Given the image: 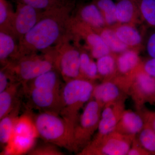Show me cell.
Instances as JSON below:
<instances>
[{"mask_svg": "<svg viewBox=\"0 0 155 155\" xmlns=\"http://www.w3.org/2000/svg\"><path fill=\"white\" fill-rule=\"evenodd\" d=\"M142 69L148 75L155 78V58H150L143 61Z\"/></svg>", "mask_w": 155, "mask_h": 155, "instance_id": "obj_38", "label": "cell"}, {"mask_svg": "<svg viewBox=\"0 0 155 155\" xmlns=\"http://www.w3.org/2000/svg\"><path fill=\"white\" fill-rule=\"evenodd\" d=\"M144 125V119L139 113L125 110L114 131L124 135L136 137Z\"/></svg>", "mask_w": 155, "mask_h": 155, "instance_id": "obj_16", "label": "cell"}, {"mask_svg": "<svg viewBox=\"0 0 155 155\" xmlns=\"http://www.w3.org/2000/svg\"><path fill=\"white\" fill-rule=\"evenodd\" d=\"M137 139L145 150L155 154V131L150 125L145 122L143 128L137 134Z\"/></svg>", "mask_w": 155, "mask_h": 155, "instance_id": "obj_29", "label": "cell"}, {"mask_svg": "<svg viewBox=\"0 0 155 155\" xmlns=\"http://www.w3.org/2000/svg\"><path fill=\"white\" fill-rule=\"evenodd\" d=\"M61 76L58 70L54 68L22 84V89L32 88L47 89L61 91L63 85L61 80Z\"/></svg>", "mask_w": 155, "mask_h": 155, "instance_id": "obj_18", "label": "cell"}, {"mask_svg": "<svg viewBox=\"0 0 155 155\" xmlns=\"http://www.w3.org/2000/svg\"><path fill=\"white\" fill-rule=\"evenodd\" d=\"M22 3L42 11L61 8L71 5L65 0H22Z\"/></svg>", "mask_w": 155, "mask_h": 155, "instance_id": "obj_31", "label": "cell"}, {"mask_svg": "<svg viewBox=\"0 0 155 155\" xmlns=\"http://www.w3.org/2000/svg\"><path fill=\"white\" fill-rule=\"evenodd\" d=\"M14 82L12 76L8 69L2 67L0 70V93L4 91L11 84Z\"/></svg>", "mask_w": 155, "mask_h": 155, "instance_id": "obj_34", "label": "cell"}, {"mask_svg": "<svg viewBox=\"0 0 155 155\" xmlns=\"http://www.w3.org/2000/svg\"><path fill=\"white\" fill-rule=\"evenodd\" d=\"M21 107V101H19L9 114L0 119L1 146L5 147L10 140L13 134L15 123L19 116Z\"/></svg>", "mask_w": 155, "mask_h": 155, "instance_id": "obj_23", "label": "cell"}, {"mask_svg": "<svg viewBox=\"0 0 155 155\" xmlns=\"http://www.w3.org/2000/svg\"><path fill=\"white\" fill-rule=\"evenodd\" d=\"M90 54L84 51H81L80 72L83 79L94 82L100 78L96 62L93 60Z\"/></svg>", "mask_w": 155, "mask_h": 155, "instance_id": "obj_27", "label": "cell"}, {"mask_svg": "<svg viewBox=\"0 0 155 155\" xmlns=\"http://www.w3.org/2000/svg\"><path fill=\"white\" fill-rule=\"evenodd\" d=\"M117 75L127 78L130 81L136 72L141 68L143 61L139 50L128 48L116 55Z\"/></svg>", "mask_w": 155, "mask_h": 155, "instance_id": "obj_14", "label": "cell"}, {"mask_svg": "<svg viewBox=\"0 0 155 155\" xmlns=\"http://www.w3.org/2000/svg\"><path fill=\"white\" fill-rule=\"evenodd\" d=\"M116 55L110 53L97 59L98 72L103 81L109 80L117 75Z\"/></svg>", "mask_w": 155, "mask_h": 155, "instance_id": "obj_25", "label": "cell"}, {"mask_svg": "<svg viewBox=\"0 0 155 155\" xmlns=\"http://www.w3.org/2000/svg\"><path fill=\"white\" fill-rule=\"evenodd\" d=\"M95 4L101 12L107 26L113 27L117 25L116 3L113 0H95Z\"/></svg>", "mask_w": 155, "mask_h": 155, "instance_id": "obj_28", "label": "cell"}, {"mask_svg": "<svg viewBox=\"0 0 155 155\" xmlns=\"http://www.w3.org/2000/svg\"><path fill=\"white\" fill-rule=\"evenodd\" d=\"M2 67L8 69L13 79L22 84L54 68L52 58L48 51L44 54H31Z\"/></svg>", "mask_w": 155, "mask_h": 155, "instance_id": "obj_4", "label": "cell"}, {"mask_svg": "<svg viewBox=\"0 0 155 155\" xmlns=\"http://www.w3.org/2000/svg\"><path fill=\"white\" fill-rule=\"evenodd\" d=\"M33 116L39 137L47 142L73 152V130L60 115L40 112Z\"/></svg>", "mask_w": 155, "mask_h": 155, "instance_id": "obj_3", "label": "cell"}, {"mask_svg": "<svg viewBox=\"0 0 155 155\" xmlns=\"http://www.w3.org/2000/svg\"><path fill=\"white\" fill-rule=\"evenodd\" d=\"M139 5L142 22L155 28V0H139Z\"/></svg>", "mask_w": 155, "mask_h": 155, "instance_id": "obj_30", "label": "cell"}, {"mask_svg": "<svg viewBox=\"0 0 155 155\" xmlns=\"http://www.w3.org/2000/svg\"><path fill=\"white\" fill-rule=\"evenodd\" d=\"M136 137L113 131L103 136L94 137L90 143L77 154L127 155Z\"/></svg>", "mask_w": 155, "mask_h": 155, "instance_id": "obj_7", "label": "cell"}, {"mask_svg": "<svg viewBox=\"0 0 155 155\" xmlns=\"http://www.w3.org/2000/svg\"><path fill=\"white\" fill-rule=\"evenodd\" d=\"M102 109L93 99L85 104L73 130V152L78 153L91 141L97 130Z\"/></svg>", "mask_w": 155, "mask_h": 155, "instance_id": "obj_6", "label": "cell"}, {"mask_svg": "<svg viewBox=\"0 0 155 155\" xmlns=\"http://www.w3.org/2000/svg\"><path fill=\"white\" fill-rule=\"evenodd\" d=\"M130 84L127 78L116 75L95 85L91 99L97 101L103 108L110 103L126 100Z\"/></svg>", "mask_w": 155, "mask_h": 155, "instance_id": "obj_9", "label": "cell"}, {"mask_svg": "<svg viewBox=\"0 0 155 155\" xmlns=\"http://www.w3.org/2000/svg\"><path fill=\"white\" fill-rule=\"evenodd\" d=\"M71 10L70 5L43 11L36 25L19 41L16 60L58 44L69 32Z\"/></svg>", "mask_w": 155, "mask_h": 155, "instance_id": "obj_1", "label": "cell"}, {"mask_svg": "<svg viewBox=\"0 0 155 155\" xmlns=\"http://www.w3.org/2000/svg\"><path fill=\"white\" fill-rule=\"evenodd\" d=\"M154 104H155V92L154 101Z\"/></svg>", "mask_w": 155, "mask_h": 155, "instance_id": "obj_39", "label": "cell"}, {"mask_svg": "<svg viewBox=\"0 0 155 155\" xmlns=\"http://www.w3.org/2000/svg\"><path fill=\"white\" fill-rule=\"evenodd\" d=\"M125 101L120 100L104 106L102 110L97 132L94 137H100L114 131L125 110Z\"/></svg>", "mask_w": 155, "mask_h": 155, "instance_id": "obj_13", "label": "cell"}, {"mask_svg": "<svg viewBox=\"0 0 155 155\" xmlns=\"http://www.w3.org/2000/svg\"><path fill=\"white\" fill-rule=\"evenodd\" d=\"M14 12L5 0H0V28L1 30L11 31V26Z\"/></svg>", "mask_w": 155, "mask_h": 155, "instance_id": "obj_32", "label": "cell"}, {"mask_svg": "<svg viewBox=\"0 0 155 155\" xmlns=\"http://www.w3.org/2000/svg\"><path fill=\"white\" fill-rule=\"evenodd\" d=\"M151 155L149 152L145 150L139 143L136 137L134 139L130 150L127 155Z\"/></svg>", "mask_w": 155, "mask_h": 155, "instance_id": "obj_36", "label": "cell"}, {"mask_svg": "<svg viewBox=\"0 0 155 155\" xmlns=\"http://www.w3.org/2000/svg\"><path fill=\"white\" fill-rule=\"evenodd\" d=\"M95 85L93 81L77 78L65 82L62 86L59 115L73 130V134L80 110L91 99Z\"/></svg>", "mask_w": 155, "mask_h": 155, "instance_id": "obj_2", "label": "cell"}, {"mask_svg": "<svg viewBox=\"0 0 155 155\" xmlns=\"http://www.w3.org/2000/svg\"><path fill=\"white\" fill-rule=\"evenodd\" d=\"M137 25L117 24L113 28L119 39L128 48L139 50L143 44V37Z\"/></svg>", "mask_w": 155, "mask_h": 155, "instance_id": "obj_17", "label": "cell"}, {"mask_svg": "<svg viewBox=\"0 0 155 155\" xmlns=\"http://www.w3.org/2000/svg\"><path fill=\"white\" fill-rule=\"evenodd\" d=\"M145 48L150 58H155V28H153L147 36Z\"/></svg>", "mask_w": 155, "mask_h": 155, "instance_id": "obj_35", "label": "cell"}, {"mask_svg": "<svg viewBox=\"0 0 155 155\" xmlns=\"http://www.w3.org/2000/svg\"><path fill=\"white\" fill-rule=\"evenodd\" d=\"M21 91L22 84L15 82L0 93V119L9 114L20 101L19 94Z\"/></svg>", "mask_w": 155, "mask_h": 155, "instance_id": "obj_22", "label": "cell"}, {"mask_svg": "<svg viewBox=\"0 0 155 155\" xmlns=\"http://www.w3.org/2000/svg\"><path fill=\"white\" fill-rule=\"evenodd\" d=\"M155 92V78L144 72L141 67L131 78L128 95L139 111L146 103L154 104Z\"/></svg>", "mask_w": 155, "mask_h": 155, "instance_id": "obj_10", "label": "cell"}, {"mask_svg": "<svg viewBox=\"0 0 155 155\" xmlns=\"http://www.w3.org/2000/svg\"><path fill=\"white\" fill-rule=\"evenodd\" d=\"M28 155H63L64 153L58 147L50 143L39 145L34 147L27 154Z\"/></svg>", "mask_w": 155, "mask_h": 155, "instance_id": "obj_33", "label": "cell"}, {"mask_svg": "<svg viewBox=\"0 0 155 155\" xmlns=\"http://www.w3.org/2000/svg\"><path fill=\"white\" fill-rule=\"evenodd\" d=\"M97 32L111 53L118 55L128 49L117 36L113 27L107 26Z\"/></svg>", "mask_w": 155, "mask_h": 155, "instance_id": "obj_26", "label": "cell"}, {"mask_svg": "<svg viewBox=\"0 0 155 155\" xmlns=\"http://www.w3.org/2000/svg\"><path fill=\"white\" fill-rule=\"evenodd\" d=\"M37 138L39 137L33 114L29 111L19 116L14 126L13 134Z\"/></svg>", "mask_w": 155, "mask_h": 155, "instance_id": "obj_24", "label": "cell"}, {"mask_svg": "<svg viewBox=\"0 0 155 155\" xmlns=\"http://www.w3.org/2000/svg\"><path fill=\"white\" fill-rule=\"evenodd\" d=\"M22 89L28 99L31 107L40 112L60 114L61 107V91L47 89L32 88Z\"/></svg>", "mask_w": 155, "mask_h": 155, "instance_id": "obj_11", "label": "cell"}, {"mask_svg": "<svg viewBox=\"0 0 155 155\" xmlns=\"http://www.w3.org/2000/svg\"><path fill=\"white\" fill-rule=\"evenodd\" d=\"M117 24L137 25L142 22L139 0H119L116 3Z\"/></svg>", "mask_w": 155, "mask_h": 155, "instance_id": "obj_15", "label": "cell"}, {"mask_svg": "<svg viewBox=\"0 0 155 155\" xmlns=\"http://www.w3.org/2000/svg\"><path fill=\"white\" fill-rule=\"evenodd\" d=\"M17 40L12 31H0V61L2 66L16 60L19 45Z\"/></svg>", "mask_w": 155, "mask_h": 155, "instance_id": "obj_19", "label": "cell"}, {"mask_svg": "<svg viewBox=\"0 0 155 155\" xmlns=\"http://www.w3.org/2000/svg\"><path fill=\"white\" fill-rule=\"evenodd\" d=\"M36 138L25 136L12 134L4 147L1 155H20L27 154L35 145Z\"/></svg>", "mask_w": 155, "mask_h": 155, "instance_id": "obj_20", "label": "cell"}, {"mask_svg": "<svg viewBox=\"0 0 155 155\" xmlns=\"http://www.w3.org/2000/svg\"><path fill=\"white\" fill-rule=\"evenodd\" d=\"M117 1H119V0H117Z\"/></svg>", "mask_w": 155, "mask_h": 155, "instance_id": "obj_40", "label": "cell"}, {"mask_svg": "<svg viewBox=\"0 0 155 155\" xmlns=\"http://www.w3.org/2000/svg\"><path fill=\"white\" fill-rule=\"evenodd\" d=\"M76 18L97 31L107 26L101 12L95 3L82 7Z\"/></svg>", "mask_w": 155, "mask_h": 155, "instance_id": "obj_21", "label": "cell"}, {"mask_svg": "<svg viewBox=\"0 0 155 155\" xmlns=\"http://www.w3.org/2000/svg\"><path fill=\"white\" fill-rule=\"evenodd\" d=\"M71 35H67L53 49L49 50L54 68L65 82L82 78L80 72L81 51L71 44Z\"/></svg>", "mask_w": 155, "mask_h": 155, "instance_id": "obj_5", "label": "cell"}, {"mask_svg": "<svg viewBox=\"0 0 155 155\" xmlns=\"http://www.w3.org/2000/svg\"><path fill=\"white\" fill-rule=\"evenodd\" d=\"M139 114L142 116L144 122L150 125L155 131V112L142 109L139 111Z\"/></svg>", "mask_w": 155, "mask_h": 155, "instance_id": "obj_37", "label": "cell"}, {"mask_svg": "<svg viewBox=\"0 0 155 155\" xmlns=\"http://www.w3.org/2000/svg\"><path fill=\"white\" fill-rule=\"evenodd\" d=\"M43 11H39L27 4L19 3L11 23V30L20 40L35 26L42 16Z\"/></svg>", "mask_w": 155, "mask_h": 155, "instance_id": "obj_12", "label": "cell"}, {"mask_svg": "<svg viewBox=\"0 0 155 155\" xmlns=\"http://www.w3.org/2000/svg\"><path fill=\"white\" fill-rule=\"evenodd\" d=\"M69 30L75 41L81 39L84 41L85 47L94 59L97 60L111 53L98 32L76 17L70 18Z\"/></svg>", "mask_w": 155, "mask_h": 155, "instance_id": "obj_8", "label": "cell"}]
</instances>
